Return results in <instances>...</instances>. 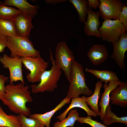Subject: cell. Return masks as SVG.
<instances>
[{"instance_id": "cell-24", "label": "cell", "mask_w": 127, "mask_h": 127, "mask_svg": "<svg viewBox=\"0 0 127 127\" xmlns=\"http://www.w3.org/2000/svg\"><path fill=\"white\" fill-rule=\"evenodd\" d=\"M77 11L80 22H84L87 15L88 1L87 0H69Z\"/></svg>"}, {"instance_id": "cell-15", "label": "cell", "mask_w": 127, "mask_h": 127, "mask_svg": "<svg viewBox=\"0 0 127 127\" xmlns=\"http://www.w3.org/2000/svg\"><path fill=\"white\" fill-rule=\"evenodd\" d=\"M2 4L6 6L16 7L25 16L32 19L37 14L39 8L38 5H32L26 0H6Z\"/></svg>"}, {"instance_id": "cell-3", "label": "cell", "mask_w": 127, "mask_h": 127, "mask_svg": "<svg viewBox=\"0 0 127 127\" xmlns=\"http://www.w3.org/2000/svg\"><path fill=\"white\" fill-rule=\"evenodd\" d=\"M50 60L52 64L51 69L46 70L41 75L40 81L37 84H33L30 86L32 92L34 93L45 91L52 92L57 87V83L62 74L61 70L56 64L52 54L50 50Z\"/></svg>"}, {"instance_id": "cell-28", "label": "cell", "mask_w": 127, "mask_h": 127, "mask_svg": "<svg viewBox=\"0 0 127 127\" xmlns=\"http://www.w3.org/2000/svg\"><path fill=\"white\" fill-rule=\"evenodd\" d=\"M76 121L81 123L87 124L92 127H107L97 121L93 120L89 116L85 117H79Z\"/></svg>"}, {"instance_id": "cell-23", "label": "cell", "mask_w": 127, "mask_h": 127, "mask_svg": "<svg viewBox=\"0 0 127 127\" xmlns=\"http://www.w3.org/2000/svg\"><path fill=\"white\" fill-rule=\"evenodd\" d=\"M70 111L66 118L55 123L53 127H74V124L79 117V113L77 109H71Z\"/></svg>"}, {"instance_id": "cell-31", "label": "cell", "mask_w": 127, "mask_h": 127, "mask_svg": "<svg viewBox=\"0 0 127 127\" xmlns=\"http://www.w3.org/2000/svg\"><path fill=\"white\" fill-rule=\"evenodd\" d=\"M7 41V37L0 35V53L4 52L6 47Z\"/></svg>"}, {"instance_id": "cell-13", "label": "cell", "mask_w": 127, "mask_h": 127, "mask_svg": "<svg viewBox=\"0 0 127 127\" xmlns=\"http://www.w3.org/2000/svg\"><path fill=\"white\" fill-rule=\"evenodd\" d=\"M108 56L107 48L105 45H93L87 53V56L92 64L98 65L105 62Z\"/></svg>"}, {"instance_id": "cell-4", "label": "cell", "mask_w": 127, "mask_h": 127, "mask_svg": "<svg viewBox=\"0 0 127 127\" xmlns=\"http://www.w3.org/2000/svg\"><path fill=\"white\" fill-rule=\"evenodd\" d=\"M7 37L6 47L11 52V57L35 58L40 56L39 51L35 49L32 42L28 37L18 36Z\"/></svg>"}, {"instance_id": "cell-17", "label": "cell", "mask_w": 127, "mask_h": 127, "mask_svg": "<svg viewBox=\"0 0 127 127\" xmlns=\"http://www.w3.org/2000/svg\"><path fill=\"white\" fill-rule=\"evenodd\" d=\"M86 97L83 95L81 97L72 98L71 103L69 107L61 114L56 118L59 121H61L66 118L69 111L75 107H79L83 109L86 112L88 116L95 117L97 116L96 114L90 109L87 106L86 102Z\"/></svg>"}, {"instance_id": "cell-12", "label": "cell", "mask_w": 127, "mask_h": 127, "mask_svg": "<svg viewBox=\"0 0 127 127\" xmlns=\"http://www.w3.org/2000/svg\"><path fill=\"white\" fill-rule=\"evenodd\" d=\"M32 19L21 13L17 15L13 21L17 36L29 38L31 30L33 28L32 23Z\"/></svg>"}, {"instance_id": "cell-34", "label": "cell", "mask_w": 127, "mask_h": 127, "mask_svg": "<svg viewBox=\"0 0 127 127\" xmlns=\"http://www.w3.org/2000/svg\"><path fill=\"white\" fill-rule=\"evenodd\" d=\"M0 127H9L0 126Z\"/></svg>"}, {"instance_id": "cell-27", "label": "cell", "mask_w": 127, "mask_h": 127, "mask_svg": "<svg viewBox=\"0 0 127 127\" xmlns=\"http://www.w3.org/2000/svg\"><path fill=\"white\" fill-rule=\"evenodd\" d=\"M17 116L21 127H45L44 125L36 118H28L21 114H18Z\"/></svg>"}, {"instance_id": "cell-7", "label": "cell", "mask_w": 127, "mask_h": 127, "mask_svg": "<svg viewBox=\"0 0 127 127\" xmlns=\"http://www.w3.org/2000/svg\"><path fill=\"white\" fill-rule=\"evenodd\" d=\"M98 31L102 40L112 44L118 41L121 35L126 31L119 19L104 20Z\"/></svg>"}, {"instance_id": "cell-30", "label": "cell", "mask_w": 127, "mask_h": 127, "mask_svg": "<svg viewBox=\"0 0 127 127\" xmlns=\"http://www.w3.org/2000/svg\"><path fill=\"white\" fill-rule=\"evenodd\" d=\"M8 79V76L0 74V99L1 100L3 98L5 93V84Z\"/></svg>"}, {"instance_id": "cell-26", "label": "cell", "mask_w": 127, "mask_h": 127, "mask_svg": "<svg viewBox=\"0 0 127 127\" xmlns=\"http://www.w3.org/2000/svg\"><path fill=\"white\" fill-rule=\"evenodd\" d=\"M0 4V19L5 20H13L19 13H21L18 9L13 7H8Z\"/></svg>"}, {"instance_id": "cell-16", "label": "cell", "mask_w": 127, "mask_h": 127, "mask_svg": "<svg viewBox=\"0 0 127 127\" xmlns=\"http://www.w3.org/2000/svg\"><path fill=\"white\" fill-rule=\"evenodd\" d=\"M121 81H110L108 84L105 83L103 87L104 89V92L102 94L99 106L100 107V113L99 116L101 120L104 118L106 109L109 104L110 95L111 91L114 88L117 87L121 83Z\"/></svg>"}, {"instance_id": "cell-35", "label": "cell", "mask_w": 127, "mask_h": 127, "mask_svg": "<svg viewBox=\"0 0 127 127\" xmlns=\"http://www.w3.org/2000/svg\"><path fill=\"white\" fill-rule=\"evenodd\" d=\"M3 3L2 1H0V4L2 3Z\"/></svg>"}, {"instance_id": "cell-25", "label": "cell", "mask_w": 127, "mask_h": 127, "mask_svg": "<svg viewBox=\"0 0 127 127\" xmlns=\"http://www.w3.org/2000/svg\"><path fill=\"white\" fill-rule=\"evenodd\" d=\"M0 35L7 37L17 36L13 20L0 19Z\"/></svg>"}, {"instance_id": "cell-32", "label": "cell", "mask_w": 127, "mask_h": 127, "mask_svg": "<svg viewBox=\"0 0 127 127\" xmlns=\"http://www.w3.org/2000/svg\"><path fill=\"white\" fill-rule=\"evenodd\" d=\"M100 2L99 0H88V7L91 8L96 9L99 7L100 4Z\"/></svg>"}, {"instance_id": "cell-11", "label": "cell", "mask_w": 127, "mask_h": 127, "mask_svg": "<svg viewBox=\"0 0 127 127\" xmlns=\"http://www.w3.org/2000/svg\"><path fill=\"white\" fill-rule=\"evenodd\" d=\"M87 20L84 23V30L87 36H95L97 38L101 36L98 31L100 24L99 18L100 16L99 11L94 12L88 7Z\"/></svg>"}, {"instance_id": "cell-33", "label": "cell", "mask_w": 127, "mask_h": 127, "mask_svg": "<svg viewBox=\"0 0 127 127\" xmlns=\"http://www.w3.org/2000/svg\"><path fill=\"white\" fill-rule=\"evenodd\" d=\"M66 0H45L44 1L49 4H54L67 1Z\"/></svg>"}, {"instance_id": "cell-10", "label": "cell", "mask_w": 127, "mask_h": 127, "mask_svg": "<svg viewBox=\"0 0 127 127\" xmlns=\"http://www.w3.org/2000/svg\"><path fill=\"white\" fill-rule=\"evenodd\" d=\"M112 44L113 52L110 57L115 61L121 69L123 70L126 67L124 59L125 53L127 50V34L126 31L121 35L118 41Z\"/></svg>"}, {"instance_id": "cell-9", "label": "cell", "mask_w": 127, "mask_h": 127, "mask_svg": "<svg viewBox=\"0 0 127 127\" xmlns=\"http://www.w3.org/2000/svg\"><path fill=\"white\" fill-rule=\"evenodd\" d=\"M99 7L101 18L104 20L118 19L119 14L124 5L120 0H100Z\"/></svg>"}, {"instance_id": "cell-18", "label": "cell", "mask_w": 127, "mask_h": 127, "mask_svg": "<svg viewBox=\"0 0 127 127\" xmlns=\"http://www.w3.org/2000/svg\"><path fill=\"white\" fill-rule=\"evenodd\" d=\"M71 99L66 97L52 110L43 114H31L29 117L36 118L46 127H50L51 119L54 114L65 104L69 103Z\"/></svg>"}, {"instance_id": "cell-8", "label": "cell", "mask_w": 127, "mask_h": 127, "mask_svg": "<svg viewBox=\"0 0 127 127\" xmlns=\"http://www.w3.org/2000/svg\"><path fill=\"white\" fill-rule=\"evenodd\" d=\"M0 62L3 67L8 68L10 72V84L20 81L24 84L22 71V62L20 57H11L6 54L0 56Z\"/></svg>"}, {"instance_id": "cell-21", "label": "cell", "mask_w": 127, "mask_h": 127, "mask_svg": "<svg viewBox=\"0 0 127 127\" xmlns=\"http://www.w3.org/2000/svg\"><path fill=\"white\" fill-rule=\"evenodd\" d=\"M111 105L109 104L106 108L103 118V123L106 125L108 126L112 123H120L127 125V116L119 117L111 111Z\"/></svg>"}, {"instance_id": "cell-29", "label": "cell", "mask_w": 127, "mask_h": 127, "mask_svg": "<svg viewBox=\"0 0 127 127\" xmlns=\"http://www.w3.org/2000/svg\"><path fill=\"white\" fill-rule=\"evenodd\" d=\"M118 19L127 31V7L124 5L120 13Z\"/></svg>"}, {"instance_id": "cell-19", "label": "cell", "mask_w": 127, "mask_h": 127, "mask_svg": "<svg viewBox=\"0 0 127 127\" xmlns=\"http://www.w3.org/2000/svg\"><path fill=\"white\" fill-rule=\"evenodd\" d=\"M103 85L102 82L100 81L97 82L95 84V88L93 93L90 96L86 97V102L97 115H99L100 112L98 106V102L100 98L101 88Z\"/></svg>"}, {"instance_id": "cell-22", "label": "cell", "mask_w": 127, "mask_h": 127, "mask_svg": "<svg viewBox=\"0 0 127 127\" xmlns=\"http://www.w3.org/2000/svg\"><path fill=\"white\" fill-rule=\"evenodd\" d=\"M0 126L9 127H21L17 116L8 115L0 105Z\"/></svg>"}, {"instance_id": "cell-5", "label": "cell", "mask_w": 127, "mask_h": 127, "mask_svg": "<svg viewBox=\"0 0 127 127\" xmlns=\"http://www.w3.org/2000/svg\"><path fill=\"white\" fill-rule=\"evenodd\" d=\"M55 56L56 66L62 70L69 81L72 63L75 59L73 52L65 41H60L57 44Z\"/></svg>"}, {"instance_id": "cell-2", "label": "cell", "mask_w": 127, "mask_h": 127, "mask_svg": "<svg viewBox=\"0 0 127 127\" xmlns=\"http://www.w3.org/2000/svg\"><path fill=\"white\" fill-rule=\"evenodd\" d=\"M85 74L82 66L75 61L72 63L69 82L70 84L66 97L71 99L77 98L80 94L90 96L93 93L85 83Z\"/></svg>"}, {"instance_id": "cell-1", "label": "cell", "mask_w": 127, "mask_h": 127, "mask_svg": "<svg viewBox=\"0 0 127 127\" xmlns=\"http://www.w3.org/2000/svg\"><path fill=\"white\" fill-rule=\"evenodd\" d=\"M5 88V93L1 100L3 104L16 114L29 117L31 115V109L26 107V104L32 102L33 99L28 90L29 87L21 82L16 85L7 84Z\"/></svg>"}, {"instance_id": "cell-20", "label": "cell", "mask_w": 127, "mask_h": 127, "mask_svg": "<svg viewBox=\"0 0 127 127\" xmlns=\"http://www.w3.org/2000/svg\"><path fill=\"white\" fill-rule=\"evenodd\" d=\"M85 70L87 72L92 74L100 81L107 83L110 81H120L116 73L113 71L106 70H100L91 69L86 67Z\"/></svg>"}, {"instance_id": "cell-6", "label": "cell", "mask_w": 127, "mask_h": 127, "mask_svg": "<svg viewBox=\"0 0 127 127\" xmlns=\"http://www.w3.org/2000/svg\"><path fill=\"white\" fill-rule=\"evenodd\" d=\"M21 58L26 69L30 71L26 76L28 81L33 83H39L41 75L48 67V63L45 61L40 56L35 58Z\"/></svg>"}, {"instance_id": "cell-14", "label": "cell", "mask_w": 127, "mask_h": 127, "mask_svg": "<svg viewBox=\"0 0 127 127\" xmlns=\"http://www.w3.org/2000/svg\"><path fill=\"white\" fill-rule=\"evenodd\" d=\"M110 99L112 104L123 107L127 106V82H122L111 92Z\"/></svg>"}]
</instances>
